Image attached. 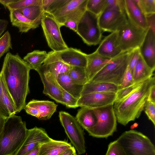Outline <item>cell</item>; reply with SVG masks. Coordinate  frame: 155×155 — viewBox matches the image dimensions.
Masks as SVG:
<instances>
[{"label":"cell","mask_w":155,"mask_h":155,"mask_svg":"<svg viewBox=\"0 0 155 155\" xmlns=\"http://www.w3.org/2000/svg\"><path fill=\"white\" fill-rule=\"evenodd\" d=\"M31 70L18 53L8 52L5 57L1 75L15 106L17 113L26 105L29 93V73Z\"/></svg>","instance_id":"1"},{"label":"cell","mask_w":155,"mask_h":155,"mask_svg":"<svg viewBox=\"0 0 155 155\" xmlns=\"http://www.w3.org/2000/svg\"><path fill=\"white\" fill-rule=\"evenodd\" d=\"M155 84V77H152L142 82L129 95L114 102V109L119 123L125 126L139 117L144 109L150 88Z\"/></svg>","instance_id":"2"},{"label":"cell","mask_w":155,"mask_h":155,"mask_svg":"<svg viewBox=\"0 0 155 155\" xmlns=\"http://www.w3.org/2000/svg\"><path fill=\"white\" fill-rule=\"evenodd\" d=\"M28 130L21 117L14 115L7 118L0 134V155H14L25 139Z\"/></svg>","instance_id":"3"},{"label":"cell","mask_w":155,"mask_h":155,"mask_svg":"<svg viewBox=\"0 0 155 155\" xmlns=\"http://www.w3.org/2000/svg\"><path fill=\"white\" fill-rule=\"evenodd\" d=\"M116 140L127 155H155V147L150 140L137 130L125 131Z\"/></svg>","instance_id":"4"},{"label":"cell","mask_w":155,"mask_h":155,"mask_svg":"<svg viewBox=\"0 0 155 155\" xmlns=\"http://www.w3.org/2000/svg\"><path fill=\"white\" fill-rule=\"evenodd\" d=\"M131 52V50L123 53L110 59L90 81L107 82L119 86L128 67Z\"/></svg>","instance_id":"5"},{"label":"cell","mask_w":155,"mask_h":155,"mask_svg":"<svg viewBox=\"0 0 155 155\" xmlns=\"http://www.w3.org/2000/svg\"><path fill=\"white\" fill-rule=\"evenodd\" d=\"M93 109L97 122L94 127L87 131L89 135L100 138L112 136L116 131L117 121L113 105Z\"/></svg>","instance_id":"6"},{"label":"cell","mask_w":155,"mask_h":155,"mask_svg":"<svg viewBox=\"0 0 155 155\" xmlns=\"http://www.w3.org/2000/svg\"><path fill=\"white\" fill-rule=\"evenodd\" d=\"M148 29H144L136 25L127 16L125 22L117 31L119 45L123 52L139 48Z\"/></svg>","instance_id":"7"},{"label":"cell","mask_w":155,"mask_h":155,"mask_svg":"<svg viewBox=\"0 0 155 155\" xmlns=\"http://www.w3.org/2000/svg\"><path fill=\"white\" fill-rule=\"evenodd\" d=\"M76 33L88 46L100 43L102 36L98 16L86 10L79 21Z\"/></svg>","instance_id":"8"},{"label":"cell","mask_w":155,"mask_h":155,"mask_svg":"<svg viewBox=\"0 0 155 155\" xmlns=\"http://www.w3.org/2000/svg\"><path fill=\"white\" fill-rule=\"evenodd\" d=\"M59 117L67 135L78 154H84L86 150L84 132L75 117L63 111L59 112Z\"/></svg>","instance_id":"9"},{"label":"cell","mask_w":155,"mask_h":155,"mask_svg":"<svg viewBox=\"0 0 155 155\" xmlns=\"http://www.w3.org/2000/svg\"><path fill=\"white\" fill-rule=\"evenodd\" d=\"M41 24L48 45L52 51H59L68 48L62 38L61 27L52 15L45 12Z\"/></svg>","instance_id":"10"},{"label":"cell","mask_w":155,"mask_h":155,"mask_svg":"<svg viewBox=\"0 0 155 155\" xmlns=\"http://www.w3.org/2000/svg\"><path fill=\"white\" fill-rule=\"evenodd\" d=\"M126 19L124 0H119L118 4L114 7L104 9L98 16L101 30L111 32L117 31Z\"/></svg>","instance_id":"11"},{"label":"cell","mask_w":155,"mask_h":155,"mask_svg":"<svg viewBox=\"0 0 155 155\" xmlns=\"http://www.w3.org/2000/svg\"><path fill=\"white\" fill-rule=\"evenodd\" d=\"M88 0H67L59 9L52 15L60 27L68 20H72L78 23L86 10Z\"/></svg>","instance_id":"12"},{"label":"cell","mask_w":155,"mask_h":155,"mask_svg":"<svg viewBox=\"0 0 155 155\" xmlns=\"http://www.w3.org/2000/svg\"><path fill=\"white\" fill-rule=\"evenodd\" d=\"M44 85L43 94L64 105L62 92L57 79L43 65L36 71Z\"/></svg>","instance_id":"13"},{"label":"cell","mask_w":155,"mask_h":155,"mask_svg":"<svg viewBox=\"0 0 155 155\" xmlns=\"http://www.w3.org/2000/svg\"><path fill=\"white\" fill-rule=\"evenodd\" d=\"M116 93L113 92H96L81 96L77 102L78 107L92 109L113 105L116 101Z\"/></svg>","instance_id":"14"},{"label":"cell","mask_w":155,"mask_h":155,"mask_svg":"<svg viewBox=\"0 0 155 155\" xmlns=\"http://www.w3.org/2000/svg\"><path fill=\"white\" fill-rule=\"evenodd\" d=\"M57 107L53 101L32 99L26 104L24 109L28 114L39 120H47L56 111Z\"/></svg>","instance_id":"15"},{"label":"cell","mask_w":155,"mask_h":155,"mask_svg":"<svg viewBox=\"0 0 155 155\" xmlns=\"http://www.w3.org/2000/svg\"><path fill=\"white\" fill-rule=\"evenodd\" d=\"M45 129L35 127L28 129L25 139L14 155H25L39 144L50 140Z\"/></svg>","instance_id":"16"},{"label":"cell","mask_w":155,"mask_h":155,"mask_svg":"<svg viewBox=\"0 0 155 155\" xmlns=\"http://www.w3.org/2000/svg\"><path fill=\"white\" fill-rule=\"evenodd\" d=\"M142 58L152 70L155 69V32L148 28L145 37L139 48Z\"/></svg>","instance_id":"17"},{"label":"cell","mask_w":155,"mask_h":155,"mask_svg":"<svg viewBox=\"0 0 155 155\" xmlns=\"http://www.w3.org/2000/svg\"><path fill=\"white\" fill-rule=\"evenodd\" d=\"M96 51L99 54L109 59L124 53L119 45L117 31L112 32L105 37L101 41Z\"/></svg>","instance_id":"18"},{"label":"cell","mask_w":155,"mask_h":155,"mask_svg":"<svg viewBox=\"0 0 155 155\" xmlns=\"http://www.w3.org/2000/svg\"><path fill=\"white\" fill-rule=\"evenodd\" d=\"M57 52L61 59L69 66L86 68L87 63V54L80 50L68 48L66 49Z\"/></svg>","instance_id":"19"},{"label":"cell","mask_w":155,"mask_h":155,"mask_svg":"<svg viewBox=\"0 0 155 155\" xmlns=\"http://www.w3.org/2000/svg\"><path fill=\"white\" fill-rule=\"evenodd\" d=\"M124 7L128 18L134 24L145 30L148 28L145 15L135 0H124Z\"/></svg>","instance_id":"20"},{"label":"cell","mask_w":155,"mask_h":155,"mask_svg":"<svg viewBox=\"0 0 155 155\" xmlns=\"http://www.w3.org/2000/svg\"><path fill=\"white\" fill-rule=\"evenodd\" d=\"M42 65L57 79L60 74L68 73L71 67L61 59L57 52L52 51L48 53Z\"/></svg>","instance_id":"21"},{"label":"cell","mask_w":155,"mask_h":155,"mask_svg":"<svg viewBox=\"0 0 155 155\" xmlns=\"http://www.w3.org/2000/svg\"><path fill=\"white\" fill-rule=\"evenodd\" d=\"M72 146L67 141L58 140L52 138L40 143L37 155H61Z\"/></svg>","instance_id":"22"},{"label":"cell","mask_w":155,"mask_h":155,"mask_svg":"<svg viewBox=\"0 0 155 155\" xmlns=\"http://www.w3.org/2000/svg\"><path fill=\"white\" fill-rule=\"evenodd\" d=\"M87 63L85 71L88 82L99 72L110 61V59L98 54L95 51L87 55Z\"/></svg>","instance_id":"23"},{"label":"cell","mask_w":155,"mask_h":155,"mask_svg":"<svg viewBox=\"0 0 155 155\" xmlns=\"http://www.w3.org/2000/svg\"><path fill=\"white\" fill-rule=\"evenodd\" d=\"M0 111L6 118L17 113L14 102L7 91L0 73Z\"/></svg>","instance_id":"24"},{"label":"cell","mask_w":155,"mask_h":155,"mask_svg":"<svg viewBox=\"0 0 155 155\" xmlns=\"http://www.w3.org/2000/svg\"><path fill=\"white\" fill-rule=\"evenodd\" d=\"M9 11V17L12 25L17 27L19 32H27L31 29L38 27L40 24L28 19L18 10Z\"/></svg>","instance_id":"25"},{"label":"cell","mask_w":155,"mask_h":155,"mask_svg":"<svg viewBox=\"0 0 155 155\" xmlns=\"http://www.w3.org/2000/svg\"><path fill=\"white\" fill-rule=\"evenodd\" d=\"M119 89L118 86L113 84L90 81L84 85L81 96L92 93L113 92L116 93Z\"/></svg>","instance_id":"26"},{"label":"cell","mask_w":155,"mask_h":155,"mask_svg":"<svg viewBox=\"0 0 155 155\" xmlns=\"http://www.w3.org/2000/svg\"><path fill=\"white\" fill-rule=\"evenodd\" d=\"M57 81L60 86L74 97L78 99L81 97L84 85L75 83L68 73L60 74Z\"/></svg>","instance_id":"27"},{"label":"cell","mask_w":155,"mask_h":155,"mask_svg":"<svg viewBox=\"0 0 155 155\" xmlns=\"http://www.w3.org/2000/svg\"><path fill=\"white\" fill-rule=\"evenodd\" d=\"M81 107L78 111L75 118L81 127L87 131L96 124L97 117L93 109Z\"/></svg>","instance_id":"28"},{"label":"cell","mask_w":155,"mask_h":155,"mask_svg":"<svg viewBox=\"0 0 155 155\" xmlns=\"http://www.w3.org/2000/svg\"><path fill=\"white\" fill-rule=\"evenodd\" d=\"M153 71L140 55L133 73L134 83H141L150 78L153 77Z\"/></svg>","instance_id":"29"},{"label":"cell","mask_w":155,"mask_h":155,"mask_svg":"<svg viewBox=\"0 0 155 155\" xmlns=\"http://www.w3.org/2000/svg\"><path fill=\"white\" fill-rule=\"evenodd\" d=\"M48 55L45 51L35 50L28 53L23 58L31 69L36 71L43 64Z\"/></svg>","instance_id":"30"},{"label":"cell","mask_w":155,"mask_h":155,"mask_svg":"<svg viewBox=\"0 0 155 155\" xmlns=\"http://www.w3.org/2000/svg\"><path fill=\"white\" fill-rule=\"evenodd\" d=\"M28 19L41 24L42 16L45 13L42 5H35L18 10Z\"/></svg>","instance_id":"31"},{"label":"cell","mask_w":155,"mask_h":155,"mask_svg":"<svg viewBox=\"0 0 155 155\" xmlns=\"http://www.w3.org/2000/svg\"><path fill=\"white\" fill-rule=\"evenodd\" d=\"M68 74L72 80L77 84L84 85L88 82L85 68L71 66Z\"/></svg>","instance_id":"32"},{"label":"cell","mask_w":155,"mask_h":155,"mask_svg":"<svg viewBox=\"0 0 155 155\" xmlns=\"http://www.w3.org/2000/svg\"><path fill=\"white\" fill-rule=\"evenodd\" d=\"M35 5H42V0H15L14 2L8 4L6 8L10 11Z\"/></svg>","instance_id":"33"},{"label":"cell","mask_w":155,"mask_h":155,"mask_svg":"<svg viewBox=\"0 0 155 155\" xmlns=\"http://www.w3.org/2000/svg\"><path fill=\"white\" fill-rule=\"evenodd\" d=\"M106 0H88L86 10L98 16L105 8Z\"/></svg>","instance_id":"34"},{"label":"cell","mask_w":155,"mask_h":155,"mask_svg":"<svg viewBox=\"0 0 155 155\" xmlns=\"http://www.w3.org/2000/svg\"><path fill=\"white\" fill-rule=\"evenodd\" d=\"M10 49H12L11 38L10 33L7 31L0 37V59Z\"/></svg>","instance_id":"35"},{"label":"cell","mask_w":155,"mask_h":155,"mask_svg":"<svg viewBox=\"0 0 155 155\" xmlns=\"http://www.w3.org/2000/svg\"><path fill=\"white\" fill-rule=\"evenodd\" d=\"M135 1L145 15L155 13V0H135Z\"/></svg>","instance_id":"36"},{"label":"cell","mask_w":155,"mask_h":155,"mask_svg":"<svg viewBox=\"0 0 155 155\" xmlns=\"http://www.w3.org/2000/svg\"><path fill=\"white\" fill-rule=\"evenodd\" d=\"M142 82L134 83L128 86L119 89L116 93L115 101L121 100L129 95Z\"/></svg>","instance_id":"37"},{"label":"cell","mask_w":155,"mask_h":155,"mask_svg":"<svg viewBox=\"0 0 155 155\" xmlns=\"http://www.w3.org/2000/svg\"><path fill=\"white\" fill-rule=\"evenodd\" d=\"M60 88L63 95L64 105L68 108H75L78 107L77 105L78 99L74 97L61 86Z\"/></svg>","instance_id":"38"},{"label":"cell","mask_w":155,"mask_h":155,"mask_svg":"<svg viewBox=\"0 0 155 155\" xmlns=\"http://www.w3.org/2000/svg\"><path fill=\"white\" fill-rule=\"evenodd\" d=\"M105 155H127L117 140L110 142L108 145Z\"/></svg>","instance_id":"39"},{"label":"cell","mask_w":155,"mask_h":155,"mask_svg":"<svg viewBox=\"0 0 155 155\" xmlns=\"http://www.w3.org/2000/svg\"><path fill=\"white\" fill-rule=\"evenodd\" d=\"M133 84V74L127 67L119 86V88L126 87Z\"/></svg>","instance_id":"40"},{"label":"cell","mask_w":155,"mask_h":155,"mask_svg":"<svg viewBox=\"0 0 155 155\" xmlns=\"http://www.w3.org/2000/svg\"><path fill=\"white\" fill-rule=\"evenodd\" d=\"M149 119L155 126V103L147 101L144 109Z\"/></svg>","instance_id":"41"},{"label":"cell","mask_w":155,"mask_h":155,"mask_svg":"<svg viewBox=\"0 0 155 155\" xmlns=\"http://www.w3.org/2000/svg\"><path fill=\"white\" fill-rule=\"evenodd\" d=\"M140 55L139 48L131 50V56L128 67L132 74Z\"/></svg>","instance_id":"42"},{"label":"cell","mask_w":155,"mask_h":155,"mask_svg":"<svg viewBox=\"0 0 155 155\" xmlns=\"http://www.w3.org/2000/svg\"><path fill=\"white\" fill-rule=\"evenodd\" d=\"M67 0H52L51 2L45 12L51 15L61 8Z\"/></svg>","instance_id":"43"},{"label":"cell","mask_w":155,"mask_h":155,"mask_svg":"<svg viewBox=\"0 0 155 155\" xmlns=\"http://www.w3.org/2000/svg\"><path fill=\"white\" fill-rule=\"evenodd\" d=\"M145 15L148 28L151 29L155 32V13Z\"/></svg>","instance_id":"44"},{"label":"cell","mask_w":155,"mask_h":155,"mask_svg":"<svg viewBox=\"0 0 155 155\" xmlns=\"http://www.w3.org/2000/svg\"><path fill=\"white\" fill-rule=\"evenodd\" d=\"M147 101L155 103V84L153 85L150 88L147 97Z\"/></svg>","instance_id":"45"},{"label":"cell","mask_w":155,"mask_h":155,"mask_svg":"<svg viewBox=\"0 0 155 155\" xmlns=\"http://www.w3.org/2000/svg\"><path fill=\"white\" fill-rule=\"evenodd\" d=\"M78 23L72 20H68L65 22L63 26H64L69 28L74 31L76 32Z\"/></svg>","instance_id":"46"},{"label":"cell","mask_w":155,"mask_h":155,"mask_svg":"<svg viewBox=\"0 0 155 155\" xmlns=\"http://www.w3.org/2000/svg\"><path fill=\"white\" fill-rule=\"evenodd\" d=\"M8 24L7 20L0 19V37L6 30Z\"/></svg>","instance_id":"47"},{"label":"cell","mask_w":155,"mask_h":155,"mask_svg":"<svg viewBox=\"0 0 155 155\" xmlns=\"http://www.w3.org/2000/svg\"><path fill=\"white\" fill-rule=\"evenodd\" d=\"M7 118L4 116L0 111V134L2 131Z\"/></svg>","instance_id":"48"},{"label":"cell","mask_w":155,"mask_h":155,"mask_svg":"<svg viewBox=\"0 0 155 155\" xmlns=\"http://www.w3.org/2000/svg\"><path fill=\"white\" fill-rule=\"evenodd\" d=\"M40 143L38 145L33 149L28 152L25 155H37L39 151Z\"/></svg>","instance_id":"49"},{"label":"cell","mask_w":155,"mask_h":155,"mask_svg":"<svg viewBox=\"0 0 155 155\" xmlns=\"http://www.w3.org/2000/svg\"><path fill=\"white\" fill-rule=\"evenodd\" d=\"M75 152H76L74 146H72L61 155H73Z\"/></svg>","instance_id":"50"},{"label":"cell","mask_w":155,"mask_h":155,"mask_svg":"<svg viewBox=\"0 0 155 155\" xmlns=\"http://www.w3.org/2000/svg\"><path fill=\"white\" fill-rule=\"evenodd\" d=\"M15 0H0V3L2 4L5 8H6L7 5L11 2H13Z\"/></svg>","instance_id":"51"},{"label":"cell","mask_w":155,"mask_h":155,"mask_svg":"<svg viewBox=\"0 0 155 155\" xmlns=\"http://www.w3.org/2000/svg\"><path fill=\"white\" fill-rule=\"evenodd\" d=\"M133 125L134 126V127H137L138 126V124L137 123H135Z\"/></svg>","instance_id":"52"},{"label":"cell","mask_w":155,"mask_h":155,"mask_svg":"<svg viewBox=\"0 0 155 155\" xmlns=\"http://www.w3.org/2000/svg\"><path fill=\"white\" fill-rule=\"evenodd\" d=\"M135 128V127H134V126L133 125H132L131 126V127H130V128L131 129V130H133V129H134V128Z\"/></svg>","instance_id":"53"},{"label":"cell","mask_w":155,"mask_h":155,"mask_svg":"<svg viewBox=\"0 0 155 155\" xmlns=\"http://www.w3.org/2000/svg\"><path fill=\"white\" fill-rule=\"evenodd\" d=\"M73 155H77V154L76 152H75Z\"/></svg>","instance_id":"54"}]
</instances>
